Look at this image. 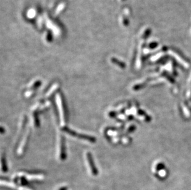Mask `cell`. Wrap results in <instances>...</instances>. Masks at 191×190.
I'll return each instance as SVG.
<instances>
[{
  "label": "cell",
  "mask_w": 191,
  "mask_h": 190,
  "mask_svg": "<svg viewBox=\"0 0 191 190\" xmlns=\"http://www.w3.org/2000/svg\"><path fill=\"white\" fill-rule=\"evenodd\" d=\"M118 141H119V139H118V138H113V141L114 142H117Z\"/></svg>",
  "instance_id": "11"
},
{
  "label": "cell",
  "mask_w": 191,
  "mask_h": 190,
  "mask_svg": "<svg viewBox=\"0 0 191 190\" xmlns=\"http://www.w3.org/2000/svg\"><path fill=\"white\" fill-rule=\"evenodd\" d=\"M158 45H159V43L157 42H152L150 43V45H148V47L150 48H156L158 46Z\"/></svg>",
  "instance_id": "8"
},
{
  "label": "cell",
  "mask_w": 191,
  "mask_h": 190,
  "mask_svg": "<svg viewBox=\"0 0 191 190\" xmlns=\"http://www.w3.org/2000/svg\"><path fill=\"white\" fill-rule=\"evenodd\" d=\"M29 130H28L27 133L25 135L24 137L22 138V140L21 141V143L20 144V146H19V148H18V150H17V153L18 154H22L24 151V148L27 145V142L28 141V138H29Z\"/></svg>",
  "instance_id": "4"
},
{
  "label": "cell",
  "mask_w": 191,
  "mask_h": 190,
  "mask_svg": "<svg viewBox=\"0 0 191 190\" xmlns=\"http://www.w3.org/2000/svg\"><path fill=\"white\" fill-rule=\"evenodd\" d=\"M86 159H87V164L89 165V167L90 168L92 174L94 176L97 175V174H98L97 168H96V167L95 166V163L93 160V159H92L91 154L90 153H86Z\"/></svg>",
  "instance_id": "3"
},
{
  "label": "cell",
  "mask_w": 191,
  "mask_h": 190,
  "mask_svg": "<svg viewBox=\"0 0 191 190\" xmlns=\"http://www.w3.org/2000/svg\"><path fill=\"white\" fill-rule=\"evenodd\" d=\"M63 130L65 132H66L67 133L69 134L70 135L72 136V137H75L76 138H80V139H82V140H85V141H87L89 142H95L96 140L94 137H90V136H88L87 135H84V134H81V133H78L74 131H72V130H71V129L68 128V127H63Z\"/></svg>",
  "instance_id": "1"
},
{
  "label": "cell",
  "mask_w": 191,
  "mask_h": 190,
  "mask_svg": "<svg viewBox=\"0 0 191 190\" xmlns=\"http://www.w3.org/2000/svg\"><path fill=\"white\" fill-rule=\"evenodd\" d=\"M1 168H2V171L4 172H7V167H6V162L4 163V160L3 159H1Z\"/></svg>",
  "instance_id": "7"
},
{
  "label": "cell",
  "mask_w": 191,
  "mask_h": 190,
  "mask_svg": "<svg viewBox=\"0 0 191 190\" xmlns=\"http://www.w3.org/2000/svg\"><path fill=\"white\" fill-rule=\"evenodd\" d=\"M60 159H64L66 158L65 155V146H64V142L62 138H60Z\"/></svg>",
  "instance_id": "5"
},
{
  "label": "cell",
  "mask_w": 191,
  "mask_h": 190,
  "mask_svg": "<svg viewBox=\"0 0 191 190\" xmlns=\"http://www.w3.org/2000/svg\"><path fill=\"white\" fill-rule=\"evenodd\" d=\"M58 88V83H55L54 85H53L50 88V90H49V91L47 94V97L50 96V95H51L53 93L57 90Z\"/></svg>",
  "instance_id": "6"
},
{
  "label": "cell",
  "mask_w": 191,
  "mask_h": 190,
  "mask_svg": "<svg viewBox=\"0 0 191 190\" xmlns=\"http://www.w3.org/2000/svg\"><path fill=\"white\" fill-rule=\"evenodd\" d=\"M33 92L32 91H27V93H25V95H26V96L27 97H29V96H31V95L33 94Z\"/></svg>",
  "instance_id": "10"
},
{
  "label": "cell",
  "mask_w": 191,
  "mask_h": 190,
  "mask_svg": "<svg viewBox=\"0 0 191 190\" xmlns=\"http://www.w3.org/2000/svg\"><path fill=\"white\" fill-rule=\"evenodd\" d=\"M50 104H51V103H50V102H49V101L47 102V103H45V104H43V105H42V107H41V108H40V110H43V109H44L45 108L49 107V106H50Z\"/></svg>",
  "instance_id": "9"
},
{
  "label": "cell",
  "mask_w": 191,
  "mask_h": 190,
  "mask_svg": "<svg viewBox=\"0 0 191 190\" xmlns=\"http://www.w3.org/2000/svg\"><path fill=\"white\" fill-rule=\"evenodd\" d=\"M56 103L59 109V112H60V121H61V126L64 127L65 125V114H64V106H63V100L60 94H57L56 96Z\"/></svg>",
  "instance_id": "2"
}]
</instances>
